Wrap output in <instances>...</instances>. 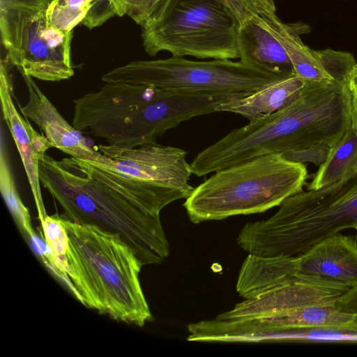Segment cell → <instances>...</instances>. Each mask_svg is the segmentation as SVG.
Listing matches in <instances>:
<instances>
[{"label": "cell", "mask_w": 357, "mask_h": 357, "mask_svg": "<svg viewBox=\"0 0 357 357\" xmlns=\"http://www.w3.org/2000/svg\"><path fill=\"white\" fill-rule=\"evenodd\" d=\"M352 112L349 82L307 83L291 105L233 130L199 152L190 163L197 176L254 158L327 144L331 149L348 128Z\"/></svg>", "instance_id": "1"}, {"label": "cell", "mask_w": 357, "mask_h": 357, "mask_svg": "<svg viewBox=\"0 0 357 357\" xmlns=\"http://www.w3.org/2000/svg\"><path fill=\"white\" fill-rule=\"evenodd\" d=\"M73 103L75 129L122 149L155 143L181 122L212 113L215 105L208 93L124 82H107Z\"/></svg>", "instance_id": "2"}, {"label": "cell", "mask_w": 357, "mask_h": 357, "mask_svg": "<svg viewBox=\"0 0 357 357\" xmlns=\"http://www.w3.org/2000/svg\"><path fill=\"white\" fill-rule=\"evenodd\" d=\"M39 178L66 218L119 235L142 266L160 264L168 257L169 244L160 214L91 176L82 159L57 160L46 153L39 162Z\"/></svg>", "instance_id": "3"}, {"label": "cell", "mask_w": 357, "mask_h": 357, "mask_svg": "<svg viewBox=\"0 0 357 357\" xmlns=\"http://www.w3.org/2000/svg\"><path fill=\"white\" fill-rule=\"evenodd\" d=\"M68 237L66 276L87 307L142 327L153 317L139 281L143 266L117 234L60 217Z\"/></svg>", "instance_id": "4"}, {"label": "cell", "mask_w": 357, "mask_h": 357, "mask_svg": "<svg viewBox=\"0 0 357 357\" xmlns=\"http://www.w3.org/2000/svg\"><path fill=\"white\" fill-rule=\"evenodd\" d=\"M267 220L247 223L238 245L262 257H298L325 238L357 225V173L287 197Z\"/></svg>", "instance_id": "5"}, {"label": "cell", "mask_w": 357, "mask_h": 357, "mask_svg": "<svg viewBox=\"0 0 357 357\" xmlns=\"http://www.w3.org/2000/svg\"><path fill=\"white\" fill-rule=\"evenodd\" d=\"M303 163L280 153L260 155L215 172L185 199L193 223L263 213L301 191L307 178Z\"/></svg>", "instance_id": "6"}, {"label": "cell", "mask_w": 357, "mask_h": 357, "mask_svg": "<svg viewBox=\"0 0 357 357\" xmlns=\"http://www.w3.org/2000/svg\"><path fill=\"white\" fill-rule=\"evenodd\" d=\"M106 165L82 160L89 173L146 210L160 214L172 202L186 199L194 188L187 153L179 148L155 143L133 149L100 144Z\"/></svg>", "instance_id": "7"}, {"label": "cell", "mask_w": 357, "mask_h": 357, "mask_svg": "<svg viewBox=\"0 0 357 357\" xmlns=\"http://www.w3.org/2000/svg\"><path fill=\"white\" fill-rule=\"evenodd\" d=\"M239 23L223 0H168L142 27L145 52L198 59H239Z\"/></svg>", "instance_id": "8"}, {"label": "cell", "mask_w": 357, "mask_h": 357, "mask_svg": "<svg viewBox=\"0 0 357 357\" xmlns=\"http://www.w3.org/2000/svg\"><path fill=\"white\" fill-rule=\"evenodd\" d=\"M285 77L231 59L197 61L183 56L135 61L105 73L107 82L150 85L198 93L250 94Z\"/></svg>", "instance_id": "9"}, {"label": "cell", "mask_w": 357, "mask_h": 357, "mask_svg": "<svg viewBox=\"0 0 357 357\" xmlns=\"http://www.w3.org/2000/svg\"><path fill=\"white\" fill-rule=\"evenodd\" d=\"M45 11H0L6 59L22 75L47 82L70 79L73 32L48 25Z\"/></svg>", "instance_id": "10"}, {"label": "cell", "mask_w": 357, "mask_h": 357, "mask_svg": "<svg viewBox=\"0 0 357 357\" xmlns=\"http://www.w3.org/2000/svg\"><path fill=\"white\" fill-rule=\"evenodd\" d=\"M264 24L287 53L295 74L307 83L349 82L357 63L347 52L325 49L314 50L305 45L302 34L310 31L303 22L284 23L275 13L259 14Z\"/></svg>", "instance_id": "11"}, {"label": "cell", "mask_w": 357, "mask_h": 357, "mask_svg": "<svg viewBox=\"0 0 357 357\" xmlns=\"http://www.w3.org/2000/svg\"><path fill=\"white\" fill-rule=\"evenodd\" d=\"M351 287L318 276L297 274L291 282L245 299L216 319L255 318L328 303L339 298Z\"/></svg>", "instance_id": "12"}, {"label": "cell", "mask_w": 357, "mask_h": 357, "mask_svg": "<svg viewBox=\"0 0 357 357\" xmlns=\"http://www.w3.org/2000/svg\"><path fill=\"white\" fill-rule=\"evenodd\" d=\"M8 62L1 60L0 68V98L2 116L14 139L22 160L39 219L47 215L39 178V162L47 151L53 148L47 138L37 132L18 112L13 102V86Z\"/></svg>", "instance_id": "13"}, {"label": "cell", "mask_w": 357, "mask_h": 357, "mask_svg": "<svg viewBox=\"0 0 357 357\" xmlns=\"http://www.w3.org/2000/svg\"><path fill=\"white\" fill-rule=\"evenodd\" d=\"M246 331L260 332L310 326L335 327L357 330V285L328 303L247 319Z\"/></svg>", "instance_id": "14"}, {"label": "cell", "mask_w": 357, "mask_h": 357, "mask_svg": "<svg viewBox=\"0 0 357 357\" xmlns=\"http://www.w3.org/2000/svg\"><path fill=\"white\" fill-rule=\"evenodd\" d=\"M22 76L26 86L29 99L24 106L19 105L20 112L39 127L53 148L71 157L107 164L108 158L87 144L82 132L63 118L33 77Z\"/></svg>", "instance_id": "15"}, {"label": "cell", "mask_w": 357, "mask_h": 357, "mask_svg": "<svg viewBox=\"0 0 357 357\" xmlns=\"http://www.w3.org/2000/svg\"><path fill=\"white\" fill-rule=\"evenodd\" d=\"M297 274L357 285L356 240L339 234L325 238L298 256Z\"/></svg>", "instance_id": "16"}, {"label": "cell", "mask_w": 357, "mask_h": 357, "mask_svg": "<svg viewBox=\"0 0 357 357\" xmlns=\"http://www.w3.org/2000/svg\"><path fill=\"white\" fill-rule=\"evenodd\" d=\"M237 46L240 61L282 77L296 75L291 61L279 40L255 14L239 24Z\"/></svg>", "instance_id": "17"}, {"label": "cell", "mask_w": 357, "mask_h": 357, "mask_svg": "<svg viewBox=\"0 0 357 357\" xmlns=\"http://www.w3.org/2000/svg\"><path fill=\"white\" fill-rule=\"evenodd\" d=\"M307 82L296 75L285 77L244 96L218 105L216 112L240 114L250 121L278 112L294 102Z\"/></svg>", "instance_id": "18"}, {"label": "cell", "mask_w": 357, "mask_h": 357, "mask_svg": "<svg viewBox=\"0 0 357 357\" xmlns=\"http://www.w3.org/2000/svg\"><path fill=\"white\" fill-rule=\"evenodd\" d=\"M357 173V108L352 100L351 121L325 162L319 167L307 190H317L347 180Z\"/></svg>", "instance_id": "19"}, {"label": "cell", "mask_w": 357, "mask_h": 357, "mask_svg": "<svg viewBox=\"0 0 357 357\" xmlns=\"http://www.w3.org/2000/svg\"><path fill=\"white\" fill-rule=\"evenodd\" d=\"M328 342L357 344V330L310 326L271 330L250 336L246 342Z\"/></svg>", "instance_id": "20"}, {"label": "cell", "mask_w": 357, "mask_h": 357, "mask_svg": "<svg viewBox=\"0 0 357 357\" xmlns=\"http://www.w3.org/2000/svg\"><path fill=\"white\" fill-rule=\"evenodd\" d=\"M0 190L4 202L22 234L28 243L31 242L37 234L32 227L29 209L23 204L16 187L3 130L1 134L0 145Z\"/></svg>", "instance_id": "21"}, {"label": "cell", "mask_w": 357, "mask_h": 357, "mask_svg": "<svg viewBox=\"0 0 357 357\" xmlns=\"http://www.w3.org/2000/svg\"><path fill=\"white\" fill-rule=\"evenodd\" d=\"M106 0H52L45 11L47 24L63 31L73 29L86 16L91 7L105 8Z\"/></svg>", "instance_id": "22"}, {"label": "cell", "mask_w": 357, "mask_h": 357, "mask_svg": "<svg viewBox=\"0 0 357 357\" xmlns=\"http://www.w3.org/2000/svg\"><path fill=\"white\" fill-rule=\"evenodd\" d=\"M40 220L45 241L53 255L57 268L63 279L64 286L70 292V284L66 276L68 237L66 229L59 216H49L46 215Z\"/></svg>", "instance_id": "23"}, {"label": "cell", "mask_w": 357, "mask_h": 357, "mask_svg": "<svg viewBox=\"0 0 357 357\" xmlns=\"http://www.w3.org/2000/svg\"><path fill=\"white\" fill-rule=\"evenodd\" d=\"M116 15H128L141 27L149 23L168 0H108Z\"/></svg>", "instance_id": "24"}, {"label": "cell", "mask_w": 357, "mask_h": 357, "mask_svg": "<svg viewBox=\"0 0 357 357\" xmlns=\"http://www.w3.org/2000/svg\"><path fill=\"white\" fill-rule=\"evenodd\" d=\"M331 147L327 144H317L300 150L282 153L287 160L299 163L310 162L320 167L326 160Z\"/></svg>", "instance_id": "25"}, {"label": "cell", "mask_w": 357, "mask_h": 357, "mask_svg": "<svg viewBox=\"0 0 357 357\" xmlns=\"http://www.w3.org/2000/svg\"><path fill=\"white\" fill-rule=\"evenodd\" d=\"M227 8L240 24L255 14H266L275 10L269 7L264 0H223Z\"/></svg>", "instance_id": "26"}, {"label": "cell", "mask_w": 357, "mask_h": 357, "mask_svg": "<svg viewBox=\"0 0 357 357\" xmlns=\"http://www.w3.org/2000/svg\"><path fill=\"white\" fill-rule=\"evenodd\" d=\"M51 0H0V11L21 10L38 12L46 10Z\"/></svg>", "instance_id": "27"}, {"label": "cell", "mask_w": 357, "mask_h": 357, "mask_svg": "<svg viewBox=\"0 0 357 357\" xmlns=\"http://www.w3.org/2000/svg\"><path fill=\"white\" fill-rule=\"evenodd\" d=\"M349 87L352 94L353 103L357 108V65L351 74Z\"/></svg>", "instance_id": "28"}, {"label": "cell", "mask_w": 357, "mask_h": 357, "mask_svg": "<svg viewBox=\"0 0 357 357\" xmlns=\"http://www.w3.org/2000/svg\"><path fill=\"white\" fill-rule=\"evenodd\" d=\"M264 1L271 8L276 10L273 0H264Z\"/></svg>", "instance_id": "29"}, {"label": "cell", "mask_w": 357, "mask_h": 357, "mask_svg": "<svg viewBox=\"0 0 357 357\" xmlns=\"http://www.w3.org/2000/svg\"><path fill=\"white\" fill-rule=\"evenodd\" d=\"M354 229H355V230H356V235H357V225L354 227Z\"/></svg>", "instance_id": "30"}]
</instances>
